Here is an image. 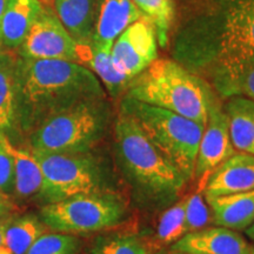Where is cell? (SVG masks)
<instances>
[{"mask_svg":"<svg viewBox=\"0 0 254 254\" xmlns=\"http://www.w3.org/2000/svg\"><path fill=\"white\" fill-rule=\"evenodd\" d=\"M38 215L49 231L77 236L122 224L127 215V206L118 192L104 190L43 205Z\"/></svg>","mask_w":254,"mask_h":254,"instance_id":"ba28073f","label":"cell"},{"mask_svg":"<svg viewBox=\"0 0 254 254\" xmlns=\"http://www.w3.org/2000/svg\"><path fill=\"white\" fill-rule=\"evenodd\" d=\"M43 8L39 0H9L0 23L1 45L8 49H17L23 45L28 31Z\"/></svg>","mask_w":254,"mask_h":254,"instance_id":"ac0fdd59","label":"cell"},{"mask_svg":"<svg viewBox=\"0 0 254 254\" xmlns=\"http://www.w3.org/2000/svg\"><path fill=\"white\" fill-rule=\"evenodd\" d=\"M206 201L215 226L241 232L254 222V190L208 198Z\"/></svg>","mask_w":254,"mask_h":254,"instance_id":"e0dca14e","label":"cell"},{"mask_svg":"<svg viewBox=\"0 0 254 254\" xmlns=\"http://www.w3.org/2000/svg\"><path fill=\"white\" fill-rule=\"evenodd\" d=\"M186 199H180L164 211L157 227V240L168 245L176 243L186 234L185 231Z\"/></svg>","mask_w":254,"mask_h":254,"instance_id":"d4e9b609","label":"cell"},{"mask_svg":"<svg viewBox=\"0 0 254 254\" xmlns=\"http://www.w3.org/2000/svg\"><path fill=\"white\" fill-rule=\"evenodd\" d=\"M234 95H241V97L254 100V63L247 66L245 71L241 73L238 80L234 82L230 98Z\"/></svg>","mask_w":254,"mask_h":254,"instance_id":"f1b7e54d","label":"cell"},{"mask_svg":"<svg viewBox=\"0 0 254 254\" xmlns=\"http://www.w3.org/2000/svg\"><path fill=\"white\" fill-rule=\"evenodd\" d=\"M125 97L206 126L215 95L204 79L171 59H157L129 82Z\"/></svg>","mask_w":254,"mask_h":254,"instance_id":"277c9868","label":"cell"},{"mask_svg":"<svg viewBox=\"0 0 254 254\" xmlns=\"http://www.w3.org/2000/svg\"><path fill=\"white\" fill-rule=\"evenodd\" d=\"M111 119L106 98L82 100L44 120L27 136L31 151L84 153L106 134Z\"/></svg>","mask_w":254,"mask_h":254,"instance_id":"5b68a950","label":"cell"},{"mask_svg":"<svg viewBox=\"0 0 254 254\" xmlns=\"http://www.w3.org/2000/svg\"><path fill=\"white\" fill-rule=\"evenodd\" d=\"M14 171L11 155L0 142V194L13 199Z\"/></svg>","mask_w":254,"mask_h":254,"instance_id":"83f0119b","label":"cell"},{"mask_svg":"<svg viewBox=\"0 0 254 254\" xmlns=\"http://www.w3.org/2000/svg\"><path fill=\"white\" fill-rule=\"evenodd\" d=\"M46 232H49V228L40 220L39 215H9L4 232L5 245L12 254H25Z\"/></svg>","mask_w":254,"mask_h":254,"instance_id":"44dd1931","label":"cell"},{"mask_svg":"<svg viewBox=\"0 0 254 254\" xmlns=\"http://www.w3.org/2000/svg\"><path fill=\"white\" fill-rule=\"evenodd\" d=\"M120 111L138 124L152 144L182 172L194 180V167L204 126L171 111L125 97Z\"/></svg>","mask_w":254,"mask_h":254,"instance_id":"8992f818","label":"cell"},{"mask_svg":"<svg viewBox=\"0 0 254 254\" xmlns=\"http://www.w3.org/2000/svg\"><path fill=\"white\" fill-rule=\"evenodd\" d=\"M170 249L186 254H254V245L247 238L220 226L186 233Z\"/></svg>","mask_w":254,"mask_h":254,"instance_id":"7c38bea8","label":"cell"},{"mask_svg":"<svg viewBox=\"0 0 254 254\" xmlns=\"http://www.w3.org/2000/svg\"><path fill=\"white\" fill-rule=\"evenodd\" d=\"M56 14L78 43L90 40L93 33L99 0H53Z\"/></svg>","mask_w":254,"mask_h":254,"instance_id":"ffe728a7","label":"cell"},{"mask_svg":"<svg viewBox=\"0 0 254 254\" xmlns=\"http://www.w3.org/2000/svg\"><path fill=\"white\" fill-rule=\"evenodd\" d=\"M145 18L152 21L157 31L158 44L165 47L174 19L173 0H132Z\"/></svg>","mask_w":254,"mask_h":254,"instance_id":"cb8c5ba5","label":"cell"},{"mask_svg":"<svg viewBox=\"0 0 254 254\" xmlns=\"http://www.w3.org/2000/svg\"><path fill=\"white\" fill-rule=\"evenodd\" d=\"M154 244L136 233H112L94 240L90 254H153Z\"/></svg>","mask_w":254,"mask_h":254,"instance_id":"7402d4cb","label":"cell"},{"mask_svg":"<svg viewBox=\"0 0 254 254\" xmlns=\"http://www.w3.org/2000/svg\"><path fill=\"white\" fill-rule=\"evenodd\" d=\"M234 153L236 150L231 141L227 116L215 98L209 106L207 123L195 159L194 180L198 183L199 190H204L209 174Z\"/></svg>","mask_w":254,"mask_h":254,"instance_id":"8fae6325","label":"cell"},{"mask_svg":"<svg viewBox=\"0 0 254 254\" xmlns=\"http://www.w3.org/2000/svg\"><path fill=\"white\" fill-rule=\"evenodd\" d=\"M8 2H9V0H0V23H1L2 15H4V13H5L6 7H7ZM0 44H1V43H0Z\"/></svg>","mask_w":254,"mask_h":254,"instance_id":"d6a6232c","label":"cell"},{"mask_svg":"<svg viewBox=\"0 0 254 254\" xmlns=\"http://www.w3.org/2000/svg\"><path fill=\"white\" fill-rule=\"evenodd\" d=\"M52 1H53V0H52Z\"/></svg>","mask_w":254,"mask_h":254,"instance_id":"d590c367","label":"cell"},{"mask_svg":"<svg viewBox=\"0 0 254 254\" xmlns=\"http://www.w3.org/2000/svg\"><path fill=\"white\" fill-rule=\"evenodd\" d=\"M0 142L11 155L14 171L13 200L30 201L38 199L43 186V172L30 148H20L0 133Z\"/></svg>","mask_w":254,"mask_h":254,"instance_id":"9a60e30c","label":"cell"},{"mask_svg":"<svg viewBox=\"0 0 254 254\" xmlns=\"http://www.w3.org/2000/svg\"><path fill=\"white\" fill-rule=\"evenodd\" d=\"M0 133L11 136L17 131L15 69L7 64L0 65Z\"/></svg>","mask_w":254,"mask_h":254,"instance_id":"603a6c76","label":"cell"},{"mask_svg":"<svg viewBox=\"0 0 254 254\" xmlns=\"http://www.w3.org/2000/svg\"><path fill=\"white\" fill-rule=\"evenodd\" d=\"M254 190V155L236 152L209 174L205 184L206 199Z\"/></svg>","mask_w":254,"mask_h":254,"instance_id":"4fadbf2b","label":"cell"},{"mask_svg":"<svg viewBox=\"0 0 254 254\" xmlns=\"http://www.w3.org/2000/svg\"><path fill=\"white\" fill-rule=\"evenodd\" d=\"M180 60L204 73L230 98L234 82L254 63V0H212V11L180 34Z\"/></svg>","mask_w":254,"mask_h":254,"instance_id":"6da1fadb","label":"cell"},{"mask_svg":"<svg viewBox=\"0 0 254 254\" xmlns=\"http://www.w3.org/2000/svg\"><path fill=\"white\" fill-rule=\"evenodd\" d=\"M185 205V231L186 233L195 232L207 227L212 221L209 206L206 201L202 190L186 196Z\"/></svg>","mask_w":254,"mask_h":254,"instance_id":"4316f807","label":"cell"},{"mask_svg":"<svg viewBox=\"0 0 254 254\" xmlns=\"http://www.w3.org/2000/svg\"><path fill=\"white\" fill-rule=\"evenodd\" d=\"M80 245L78 237L49 231L25 254H78Z\"/></svg>","mask_w":254,"mask_h":254,"instance_id":"484cf974","label":"cell"},{"mask_svg":"<svg viewBox=\"0 0 254 254\" xmlns=\"http://www.w3.org/2000/svg\"><path fill=\"white\" fill-rule=\"evenodd\" d=\"M116 153L134 196L147 207H170L189 183L152 144L132 117L120 111L116 122Z\"/></svg>","mask_w":254,"mask_h":254,"instance_id":"3957f363","label":"cell"},{"mask_svg":"<svg viewBox=\"0 0 254 254\" xmlns=\"http://www.w3.org/2000/svg\"><path fill=\"white\" fill-rule=\"evenodd\" d=\"M153 254H186V253H183V252H178V251H174V250H171V249H163V250H159V251H155Z\"/></svg>","mask_w":254,"mask_h":254,"instance_id":"836d02e7","label":"cell"},{"mask_svg":"<svg viewBox=\"0 0 254 254\" xmlns=\"http://www.w3.org/2000/svg\"><path fill=\"white\" fill-rule=\"evenodd\" d=\"M78 43L64 26L56 12L44 7L25 38L24 58L67 60L78 63Z\"/></svg>","mask_w":254,"mask_h":254,"instance_id":"30bf717a","label":"cell"},{"mask_svg":"<svg viewBox=\"0 0 254 254\" xmlns=\"http://www.w3.org/2000/svg\"><path fill=\"white\" fill-rule=\"evenodd\" d=\"M15 207H17V205H15L13 199L4 194H0V219L9 217Z\"/></svg>","mask_w":254,"mask_h":254,"instance_id":"f546056e","label":"cell"},{"mask_svg":"<svg viewBox=\"0 0 254 254\" xmlns=\"http://www.w3.org/2000/svg\"><path fill=\"white\" fill-rule=\"evenodd\" d=\"M111 50L112 47L98 45L91 39L78 43V64L94 73L109 93L116 98L122 93H126L131 80L120 74L114 67Z\"/></svg>","mask_w":254,"mask_h":254,"instance_id":"2e32d148","label":"cell"},{"mask_svg":"<svg viewBox=\"0 0 254 254\" xmlns=\"http://www.w3.org/2000/svg\"><path fill=\"white\" fill-rule=\"evenodd\" d=\"M33 154L43 172V186L37 199L43 205L79 194L113 190L110 170L91 152Z\"/></svg>","mask_w":254,"mask_h":254,"instance_id":"52a82bcc","label":"cell"},{"mask_svg":"<svg viewBox=\"0 0 254 254\" xmlns=\"http://www.w3.org/2000/svg\"><path fill=\"white\" fill-rule=\"evenodd\" d=\"M244 232H245V236L247 237V239H249L251 243H252L254 245V222L252 225H251L249 228H246V230Z\"/></svg>","mask_w":254,"mask_h":254,"instance_id":"1f68e13d","label":"cell"},{"mask_svg":"<svg viewBox=\"0 0 254 254\" xmlns=\"http://www.w3.org/2000/svg\"><path fill=\"white\" fill-rule=\"evenodd\" d=\"M114 67L129 80L158 59V37L154 25L141 18L114 40L111 50Z\"/></svg>","mask_w":254,"mask_h":254,"instance_id":"9c48e42d","label":"cell"},{"mask_svg":"<svg viewBox=\"0 0 254 254\" xmlns=\"http://www.w3.org/2000/svg\"><path fill=\"white\" fill-rule=\"evenodd\" d=\"M14 69L17 131L27 136L59 111L82 100L106 98L99 79L78 63L24 58Z\"/></svg>","mask_w":254,"mask_h":254,"instance_id":"7a4b0ae2","label":"cell"},{"mask_svg":"<svg viewBox=\"0 0 254 254\" xmlns=\"http://www.w3.org/2000/svg\"><path fill=\"white\" fill-rule=\"evenodd\" d=\"M0 57H1V44H0Z\"/></svg>","mask_w":254,"mask_h":254,"instance_id":"e575fe53","label":"cell"},{"mask_svg":"<svg viewBox=\"0 0 254 254\" xmlns=\"http://www.w3.org/2000/svg\"><path fill=\"white\" fill-rule=\"evenodd\" d=\"M141 18L144 14L132 0H99L91 40L112 47L114 40Z\"/></svg>","mask_w":254,"mask_h":254,"instance_id":"5bb4252c","label":"cell"},{"mask_svg":"<svg viewBox=\"0 0 254 254\" xmlns=\"http://www.w3.org/2000/svg\"><path fill=\"white\" fill-rule=\"evenodd\" d=\"M7 218L8 217L0 219V254H12L9 252L7 247H6L5 240H4V232H5V226H6V221H7Z\"/></svg>","mask_w":254,"mask_h":254,"instance_id":"4dcf8cb0","label":"cell"},{"mask_svg":"<svg viewBox=\"0 0 254 254\" xmlns=\"http://www.w3.org/2000/svg\"><path fill=\"white\" fill-rule=\"evenodd\" d=\"M234 150L254 155V100L234 95L224 107Z\"/></svg>","mask_w":254,"mask_h":254,"instance_id":"d6986e66","label":"cell"}]
</instances>
